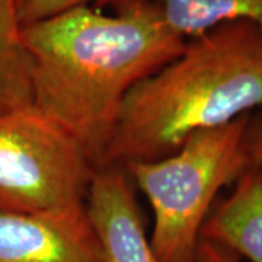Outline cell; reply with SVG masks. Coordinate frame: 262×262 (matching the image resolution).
<instances>
[{"instance_id": "6", "label": "cell", "mask_w": 262, "mask_h": 262, "mask_svg": "<svg viewBox=\"0 0 262 262\" xmlns=\"http://www.w3.org/2000/svg\"><path fill=\"white\" fill-rule=\"evenodd\" d=\"M84 206L101 248L102 262H159L125 169H96Z\"/></svg>"}, {"instance_id": "3", "label": "cell", "mask_w": 262, "mask_h": 262, "mask_svg": "<svg viewBox=\"0 0 262 262\" xmlns=\"http://www.w3.org/2000/svg\"><path fill=\"white\" fill-rule=\"evenodd\" d=\"M249 118L195 131L166 158L124 166L151 207L150 244L159 262H194L219 192L252 165L246 147Z\"/></svg>"}, {"instance_id": "4", "label": "cell", "mask_w": 262, "mask_h": 262, "mask_svg": "<svg viewBox=\"0 0 262 262\" xmlns=\"http://www.w3.org/2000/svg\"><path fill=\"white\" fill-rule=\"evenodd\" d=\"M95 172L80 144L35 106L0 114V211L84 204Z\"/></svg>"}, {"instance_id": "12", "label": "cell", "mask_w": 262, "mask_h": 262, "mask_svg": "<svg viewBox=\"0 0 262 262\" xmlns=\"http://www.w3.org/2000/svg\"><path fill=\"white\" fill-rule=\"evenodd\" d=\"M246 147L253 165L262 166V115L251 114L246 130Z\"/></svg>"}, {"instance_id": "11", "label": "cell", "mask_w": 262, "mask_h": 262, "mask_svg": "<svg viewBox=\"0 0 262 262\" xmlns=\"http://www.w3.org/2000/svg\"><path fill=\"white\" fill-rule=\"evenodd\" d=\"M194 262H244L234 252L222 245L201 239Z\"/></svg>"}, {"instance_id": "9", "label": "cell", "mask_w": 262, "mask_h": 262, "mask_svg": "<svg viewBox=\"0 0 262 262\" xmlns=\"http://www.w3.org/2000/svg\"><path fill=\"white\" fill-rule=\"evenodd\" d=\"M20 29L15 0H0V114L32 106L31 58Z\"/></svg>"}, {"instance_id": "5", "label": "cell", "mask_w": 262, "mask_h": 262, "mask_svg": "<svg viewBox=\"0 0 262 262\" xmlns=\"http://www.w3.org/2000/svg\"><path fill=\"white\" fill-rule=\"evenodd\" d=\"M0 262H102L86 206L0 211Z\"/></svg>"}, {"instance_id": "1", "label": "cell", "mask_w": 262, "mask_h": 262, "mask_svg": "<svg viewBox=\"0 0 262 262\" xmlns=\"http://www.w3.org/2000/svg\"><path fill=\"white\" fill-rule=\"evenodd\" d=\"M108 15L80 6L20 29L31 58L32 106L57 122L101 168L130 91L184 51L187 38L153 2Z\"/></svg>"}, {"instance_id": "8", "label": "cell", "mask_w": 262, "mask_h": 262, "mask_svg": "<svg viewBox=\"0 0 262 262\" xmlns=\"http://www.w3.org/2000/svg\"><path fill=\"white\" fill-rule=\"evenodd\" d=\"M128 2H153L169 27L187 39L227 22L248 20L262 29V0H96V9Z\"/></svg>"}, {"instance_id": "2", "label": "cell", "mask_w": 262, "mask_h": 262, "mask_svg": "<svg viewBox=\"0 0 262 262\" xmlns=\"http://www.w3.org/2000/svg\"><path fill=\"white\" fill-rule=\"evenodd\" d=\"M262 106V29L227 22L187 41L184 51L136 84L122 103L103 166L153 162L200 130Z\"/></svg>"}, {"instance_id": "10", "label": "cell", "mask_w": 262, "mask_h": 262, "mask_svg": "<svg viewBox=\"0 0 262 262\" xmlns=\"http://www.w3.org/2000/svg\"><path fill=\"white\" fill-rule=\"evenodd\" d=\"M96 0H15L16 15L20 27L54 18L67 10L89 6Z\"/></svg>"}, {"instance_id": "7", "label": "cell", "mask_w": 262, "mask_h": 262, "mask_svg": "<svg viewBox=\"0 0 262 262\" xmlns=\"http://www.w3.org/2000/svg\"><path fill=\"white\" fill-rule=\"evenodd\" d=\"M233 185L215 201L201 239L225 246L242 261L262 262V166L252 163Z\"/></svg>"}]
</instances>
